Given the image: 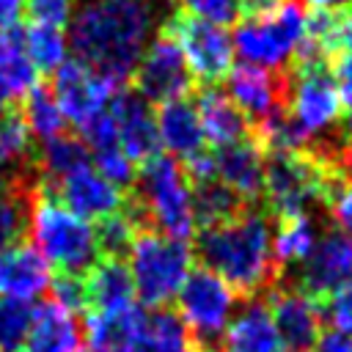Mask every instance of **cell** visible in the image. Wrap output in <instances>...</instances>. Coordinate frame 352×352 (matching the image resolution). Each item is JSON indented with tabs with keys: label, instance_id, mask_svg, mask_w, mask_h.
Here are the masks:
<instances>
[{
	"label": "cell",
	"instance_id": "6da1fadb",
	"mask_svg": "<svg viewBox=\"0 0 352 352\" xmlns=\"http://www.w3.org/2000/svg\"><path fill=\"white\" fill-rule=\"evenodd\" d=\"M165 19V0H82L66 28L69 50L85 66L124 82Z\"/></svg>",
	"mask_w": 352,
	"mask_h": 352
},
{
	"label": "cell",
	"instance_id": "7a4b0ae2",
	"mask_svg": "<svg viewBox=\"0 0 352 352\" xmlns=\"http://www.w3.org/2000/svg\"><path fill=\"white\" fill-rule=\"evenodd\" d=\"M201 267L223 278L236 294H256L275 278L272 228L267 214L239 209L234 217L195 234Z\"/></svg>",
	"mask_w": 352,
	"mask_h": 352
},
{
	"label": "cell",
	"instance_id": "3957f363",
	"mask_svg": "<svg viewBox=\"0 0 352 352\" xmlns=\"http://www.w3.org/2000/svg\"><path fill=\"white\" fill-rule=\"evenodd\" d=\"M28 228L33 236V248L58 272L82 275L99 258L94 223L66 209L44 184H36L30 190Z\"/></svg>",
	"mask_w": 352,
	"mask_h": 352
},
{
	"label": "cell",
	"instance_id": "277c9868",
	"mask_svg": "<svg viewBox=\"0 0 352 352\" xmlns=\"http://www.w3.org/2000/svg\"><path fill=\"white\" fill-rule=\"evenodd\" d=\"M135 214L140 226L160 231L170 239L187 242L195 236V212H192V187L184 179L182 165L168 154H154L140 162L135 173Z\"/></svg>",
	"mask_w": 352,
	"mask_h": 352
},
{
	"label": "cell",
	"instance_id": "5b68a950",
	"mask_svg": "<svg viewBox=\"0 0 352 352\" xmlns=\"http://www.w3.org/2000/svg\"><path fill=\"white\" fill-rule=\"evenodd\" d=\"M341 176L338 162L322 151H280L270 154L264 168L261 198L278 217L311 214L314 206L324 204L333 182Z\"/></svg>",
	"mask_w": 352,
	"mask_h": 352
},
{
	"label": "cell",
	"instance_id": "8992f818",
	"mask_svg": "<svg viewBox=\"0 0 352 352\" xmlns=\"http://www.w3.org/2000/svg\"><path fill=\"white\" fill-rule=\"evenodd\" d=\"M126 270L135 297L148 308H162L176 300L182 283L192 272V250L182 239H170L151 228H138L126 248Z\"/></svg>",
	"mask_w": 352,
	"mask_h": 352
},
{
	"label": "cell",
	"instance_id": "52a82bcc",
	"mask_svg": "<svg viewBox=\"0 0 352 352\" xmlns=\"http://www.w3.org/2000/svg\"><path fill=\"white\" fill-rule=\"evenodd\" d=\"M308 30V14L300 3L283 0L275 11L261 16H245L234 36V55H239L245 63L283 74L286 66L294 63L300 44Z\"/></svg>",
	"mask_w": 352,
	"mask_h": 352
},
{
	"label": "cell",
	"instance_id": "ba28073f",
	"mask_svg": "<svg viewBox=\"0 0 352 352\" xmlns=\"http://www.w3.org/2000/svg\"><path fill=\"white\" fill-rule=\"evenodd\" d=\"M341 110H344V96L327 63L292 66L283 91V113L300 129L305 143L336 129L341 121Z\"/></svg>",
	"mask_w": 352,
	"mask_h": 352
},
{
	"label": "cell",
	"instance_id": "9c48e42d",
	"mask_svg": "<svg viewBox=\"0 0 352 352\" xmlns=\"http://www.w3.org/2000/svg\"><path fill=\"white\" fill-rule=\"evenodd\" d=\"M162 30L179 44L192 80L204 85H214L223 77H228L234 66V44H231V33L223 25L179 11L165 19Z\"/></svg>",
	"mask_w": 352,
	"mask_h": 352
},
{
	"label": "cell",
	"instance_id": "30bf717a",
	"mask_svg": "<svg viewBox=\"0 0 352 352\" xmlns=\"http://www.w3.org/2000/svg\"><path fill=\"white\" fill-rule=\"evenodd\" d=\"M176 316L184 322L190 336L201 341V346H209L228 327L236 311V292L206 267H192L176 294Z\"/></svg>",
	"mask_w": 352,
	"mask_h": 352
},
{
	"label": "cell",
	"instance_id": "8fae6325",
	"mask_svg": "<svg viewBox=\"0 0 352 352\" xmlns=\"http://www.w3.org/2000/svg\"><path fill=\"white\" fill-rule=\"evenodd\" d=\"M52 96L60 104L66 124H74L77 129H82L91 118H96L99 113L107 110L118 82H113L110 77L99 74L96 69L85 66L77 58H69L63 66H58L52 72Z\"/></svg>",
	"mask_w": 352,
	"mask_h": 352
},
{
	"label": "cell",
	"instance_id": "7c38bea8",
	"mask_svg": "<svg viewBox=\"0 0 352 352\" xmlns=\"http://www.w3.org/2000/svg\"><path fill=\"white\" fill-rule=\"evenodd\" d=\"M132 77H135L132 91H138L148 104L182 99V96H187V91L192 85V77L187 72V63L182 58L179 44L162 28L148 41V47L143 50Z\"/></svg>",
	"mask_w": 352,
	"mask_h": 352
},
{
	"label": "cell",
	"instance_id": "4fadbf2b",
	"mask_svg": "<svg viewBox=\"0 0 352 352\" xmlns=\"http://www.w3.org/2000/svg\"><path fill=\"white\" fill-rule=\"evenodd\" d=\"M349 280H352V234L330 228L316 239L314 250L300 264V289L322 302Z\"/></svg>",
	"mask_w": 352,
	"mask_h": 352
},
{
	"label": "cell",
	"instance_id": "5bb4252c",
	"mask_svg": "<svg viewBox=\"0 0 352 352\" xmlns=\"http://www.w3.org/2000/svg\"><path fill=\"white\" fill-rule=\"evenodd\" d=\"M270 316L289 352H311L322 333V302L300 286H280L270 294Z\"/></svg>",
	"mask_w": 352,
	"mask_h": 352
},
{
	"label": "cell",
	"instance_id": "9a60e30c",
	"mask_svg": "<svg viewBox=\"0 0 352 352\" xmlns=\"http://www.w3.org/2000/svg\"><path fill=\"white\" fill-rule=\"evenodd\" d=\"M55 192V198L72 209L74 214H80L82 220H104L113 217L118 212L126 209V195L121 187H116L113 182H107L102 173L94 170V165L72 173L69 179L58 182L55 187H47Z\"/></svg>",
	"mask_w": 352,
	"mask_h": 352
},
{
	"label": "cell",
	"instance_id": "2e32d148",
	"mask_svg": "<svg viewBox=\"0 0 352 352\" xmlns=\"http://www.w3.org/2000/svg\"><path fill=\"white\" fill-rule=\"evenodd\" d=\"M267 154L253 138H242L226 148H214V179L242 204H256L264 190Z\"/></svg>",
	"mask_w": 352,
	"mask_h": 352
},
{
	"label": "cell",
	"instance_id": "e0dca14e",
	"mask_svg": "<svg viewBox=\"0 0 352 352\" xmlns=\"http://www.w3.org/2000/svg\"><path fill=\"white\" fill-rule=\"evenodd\" d=\"M110 118L116 124V138L132 162H143L157 154V124L151 104L138 91H116L110 99Z\"/></svg>",
	"mask_w": 352,
	"mask_h": 352
},
{
	"label": "cell",
	"instance_id": "ac0fdd59",
	"mask_svg": "<svg viewBox=\"0 0 352 352\" xmlns=\"http://www.w3.org/2000/svg\"><path fill=\"white\" fill-rule=\"evenodd\" d=\"M283 91H286V77L250 66V63H239L231 66L228 72V99L239 107V113L248 121H264L267 116H272L275 110L283 107Z\"/></svg>",
	"mask_w": 352,
	"mask_h": 352
},
{
	"label": "cell",
	"instance_id": "d6986e66",
	"mask_svg": "<svg viewBox=\"0 0 352 352\" xmlns=\"http://www.w3.org/2000/svg\"><path fill=\"white\" fill-rule=\"evenodd\" d=\"M52 267L41 258L33 245L16 242L0 253V297L36 300L50 289Z\"/></svg>",
	"mask_w": 352,
	"mask_h": 352
},
{
	"label": "cell",
	"instance_id": "ffe728a7",
	"mask_svg": "<svg viewBox=\"0 0 352 352\" xmlns=\"http://www.w3.org/2000/svg\"><path fill=\"white\" fill-rule=\"evenodd\" d=\"M85 311H126L138 305L126 264L118 256H99L85 272Z\"/></svg>",
	"mask_w": 352,
	"mask_h": 352
},
{
	"label": "cell",
	"instance_id": "44dd1931",
	"mask_svg": "<svg viewBox=\"0 0 352 352\" xmlns=\"http://www.w3.org/2000/svg\"><path fill=\"white\" fill-rule=\"evenodd\" d=\"M220 338L223 352H289L264 300H250L234 311Z\"/></svg>",
	"mask_w": 352,
	"mask_h": 352
},
{
	"label": "cell",
	"instance_id": "7402d4cb",
	"mask_svg": "<svg viewBox=\"0 0 352 352\" xmlns=\"http://www.w3.org/2000/svg\"><path fill=\"white\" fill-rule=\"evenodd\" d=\"M82 346V324L77 314L58 305L55 300L33 308V324L22 352H80Z\"/></svg>",
	"mask_w": 352,
	"mask_h": 352
},
{
	"label": "cell",
	"instance_id": "603a6c76",
	"mask_svg": "<svg viewBox=\"0 0 352 352\" xmlns=\"http://www.w3.org/2000/svg\"><path fill=\"white\" fill-rule=\"evenodd\" d=\"M154 124H157V140L168 151V157L187 160L190 154L204 148L201 121L195 104L187 96L162 102L160 110L154 113Z\"/></svg>",
	"mask_w": 352,
	"mask_h": 352
},
{
	"label": "cell",
	"instance_id": "cb8c5ba5",
	"mask_svg": "<svg viewBox=\"0 0 352 352\" xmlns=\"http://www.w3.org/2000/svg\"><path fill=\"white\" fill-rule=\"evenodd\" d=\"M192 104H195V113L201 121L204 143H209L214 148H226V146L248 138V118L228 99L226 91L206 85Z\"/></svg>",
	"mask_w": 352,
	"mask_h": 352
},
{
	"label": "cell",
	"instance_id": "d4e9b609",
	"mask_svg": "<svg viewBox=\"0 0 352 352\" xmlns=\"http://www.w3.org/2000/svg\"><path fill=\"white\" fill-rule=\"evenodd\" d=\"M143 308L132 305L126 311H88L82 319V338L91 352H129L138 327L143 322Z\"/></svg>",
	"mask_w": 352,
	"mask_h": 352
},
{
	"label": "cell",
	"instance_id": "484cf974",
	"mask_svg": "<svg viewBox=\"0 0 352 352\" xmlns=\"http://www.w3.org/2000/svg\"><path fill=\"white\" fill-rule=\"evenodd\" d=\"M129 352H198V346L176 314L157 308L151 314H143Z\"/></svg>",
	"mask_w": 352,
	"mask_h": 352
},
{
	"label": "cell",
	"instance_id": "4316f807",
	"mask_svg": "<svg viewBox=\"0 0 352 352\" xmlns=\"http://www.w3.org/2000/svg\"><path fill=\"white\" fill-rule=\"evenodd\" d=\"M91 165V151L88 146L74 138V135H58L52 140H47L38 151V170H41V182L44 187H55L58 182L69 179L72 173L82 170Z\"/></svg>",
	"mask_w": 352,
	"mask_h": 352
},
{
	"label": "cell",
	"instance_id": "83f0119b",
	"mask_svg": "<svg viewBox=\"0 0 352 352\" xmlns=\"http://www.w3.org/2000/svg\"><path fill=\"white\" fill-rule=\"evenodd\" d=\"M319 234L311 214H286L278 217L272 231V258L275 267H300L314 250Z\"/></svg>",
	"mask_w": 352,
	"mask_h": 352
},
{
	"label": "cell",
	"instance_id": "f1b7e54d",
	"mask_svg": "<svg viewBox=\"0 0 352 352\" xmlns=\"http://www.w3.org/2000/svg\"><path fill=\"white\" fill-rule=\"evenodd\" d=\"M33 157V135L19 110L0 113V179H16V173Z\"/></svg>",
	"mask_w": 352,
	"mask_h": 352
},
{
	"label": "cell",
	"instance_id": "f546056e",
	"mask_svg": "<svg viewBox=\"0 0 352 352\" xmlns=\"http://www.w3.org/2000/svg\"><path fill=\"white\" fill-rule=\"evenodd\" d=\"M0 82L6 85L11 99H25V94L38 85V72L30 63L16 30L0 36Z\"/></svg>",
	"mask_w": 352,
	"mask_h": 352
},
{
	"label": "cell",
	"instance_id": "4dcf8cb0",
	"mask_svg": "<svg viewBox=\"0 0 352 352\" xmlns=\"http://www.w3.org/2000/svg\"><path fill=\"white\" fill-rule=\"evenodd\" d=\"M22 118L33 135V140H52L58 135L66 132V116L60 110V104L55 102L52 91L44 85H33L25 94V107H22Z\"/></svg>",
	"mask_w": 352,
	"mask_h": 352
},
{
	"label": "cell",
	"instance_id": "1f68e13d",
	"mask_svg": "<svg viewBox=\"0 0 352 352\" xmlns=\"http://www.w3.org/2000/svg\"><path fill=\"white\" fill-rule=\"evenodd\" d=\"M25 52L36 72H55L69 60V36L60 28H47V25H28L22 33Z\"/></svg>",
	"mask_w": 352,
	"mask_h": 352
},
{
	"label": "cell",
	"instance_id": "d6a6232c",
	"mask_svg": "<svg viewBox=\"0 0 352 352\" xmlns=\"http://www.w3.org/2000/svg\"><path fill=\"white\" fill-rule=\"evenodd\" d=\"M28 206L30 192L19 184V179H0V253L22 242L28 228Z\"/></svg>",
	"mask_w": 352,
	"mask_h": 352
},
{
	"label": "cell",
	"instance_id": "836d02e7",
	"mask_svg": "<svg viewBox=\"0 0 352 352\" xmlns=\"http://www.w3.org/2000/svg\"><path fill=\"white\" fill-rule=\"evenodd\" d=\"M239 209H242V204H239L217 179L192 187V212H195V223H198L201 228L217 226V223L234 217Z\"/></svg>",
	"mask_w": 352,
	"mask_h": 352
},
{
	"label": "cell",
	"instance_id": "e575fe53",
	"mask_svg": "<svg viewBox=\"0 0 352 352\" xmlns=\"http://www.w3.org/2000/svg\"><path fill=\"white\" fill-rule=\"evenodd\" d=\"M138 228H140V220H138L132 204H129L124 212L99 220V223L94 226L99 256H118V258H121V253H126V248H129L132 236L138 234Z\"/></svg>",
	"mask_w": 352,
	"mask_h": 352
},
{
	"label": "cell",
	"instance_id": "d590c367",
	"mask_svg": "<svg viewBox=\"0 0 352 352\" xmlns=\"http://www.w3.org/2000/svg\"><path fill=\"white\" fill-rule=\"evenodd\" d=\"M33 324V305L0 297V352H22Z\"/></svg>",
	"mask_w": 352,
	"mask_h": 352
},
{
	"label": "cell",
	"instance_id": "8d00e7d4",
	"mask_svg": "<svg viewBox=\"0 0 352 352\" xmlns=\"http://www.w3.org/2000/svg\"><path fill=\"white\" fill-rule=\"evenodd\" d=\"M182 14L214 22V25H228L239 16V0H173Z\"/></svg>",
	"mask_w": 352,
	"mask_h": 352
},
{
	"label": "cell",
	"instance_id": "74e56055",
	"mask_svg": "<svg viewBox=\"0 0 352 352\" xmlns=\"http://www.w3.org/2000/svg\"><path fill=\"white\" fill-rule=\"evenodd\" d=\"M25 11L30 16V25H47V28H69L74 3L72 0H25Z\"/></svg>",
	"mask_w": 352,
	"mask_h": 352
},
{
	"label": "cell",
	"instance_id": "f35d334b",
	"mask_svg": "<svg viewBox=\"0 0 352 352\" xmlns=\"http://www.w3.org/2000/svg\"><path fill=\"white\" fill-rule=\"evenodd\" d=\"M324 206H327L330 220L336 223V228L352 234V182L344 179V173L333 182V187L324 198Z\"/></svg>",
	"mask_w": 352,
	"mask_h": 352
},
{
	"label": "cell",
	"instance_id": "ab89813d",
	"mask_svg": "<svg viewBox=\"0 0 352 352\" xmlns=\"http://www.w3.org/2000/svg\"><path fill=\"white\" fill-rule=\"evenodd\" d=\"M52 289V300L69 311H85V286H82V275H69V272H58L50 280Z\"/></svg>",
	"mask_w": 352,
	"mask_h": 352
},
{
	"label": "cell",
	"instance_id": "60d3db41",
	"mask_svg": "<svg viewBox=\"0 0 352 352\" xmlns=\"http://www.w3.org/2000/svg\"><path fill=\"white\" fill-rule=\"evenodd\" d=\"M322 302H324V311H327V316L333 322V330H338V333L352 338V280L344 283L341 289H336Z\"/></svg>",
	"mask_w": 352,
	"mask_h": 352
},
{
	"label": "cell",
	"instance_id": "b9f144b4",
	"mask_svg": "<svg viewBox=\"0 0 352 352\" xmlns=\"http://www.w3.org/2000/svg\"><path fill=\"white\" fill-rule=\"evenodd\" d=\"M330 60H333V66H327V69H330L333 80L338 82L341 96L352 94V52H346V50H336V52L330 55Z\"/></svg>",
	"mask_w": 352,
	"mask_h": 352
},
{
	"label": "cell",
	"instance_id": "7bdbcfd3",
	"mask_svg": "<svg viewBox=\"0 0 352 352\" xmlns=\"http://www.w3.org/2000/svg\"><path fill=\"white\" fill-rule=\"evenodd\" d=\"M311 352H352V338L338 330H322Z\"/></svg>",
	"mask_w": 352,
	"mask_h": 352
},
{
	"label": "cell",
	"instance_id": "ee69618b",
	"mask_svg": "<svg viewBox=\"0 0 352 352\" xmlns=\"http://www.w3.org/2000/svg\"><path fill=\"white\" fill-rule=\"evenodd\" d=\"M25 14V0H0V36L14 33Z\"/></svg>",
	"mask_w": 352,
	"mask_h": 352
},
{
	"label": "cell",
	"instance_id": "f6af8a7d",
	"mask_svg": "<svg viewBox=\"0 0 352 352\" xmlns=\"http://www.w3.org/2000/svg\"><path fill=\"white\" fill-rule=\"evenodd\" d=\"M336 50L352 52V3L344 6L341 14H336Z\"/></svg>",
	"mask_w": 352,
	"mask_h": 352
},
{
	"label": "cell",
	"instance_id": "bcb514c9",
	"mask_svg": "<svg viewBox=\"0 0 352 352\" xmlns=\"http://www.w3.org/2000/svg\"><path fill=\"white\" fill-rule=\"evenodd\" d=\"M283 0H239V16H261L280 6Z\"/></svg>",
	"mask_w": 352,
	"mask_h": 352
},
{
	"label": "cell",
	"instance_id": "7dc6e473",
	"mask_svg": "<svg viewBox=\"0 0 352 352\" xmlns=\"http://www.w3.org/2000/svg\"><path fill=\"white\" fill-rule=\"evenodd\" d=\"M300 6H308V8H314V11H341L344 6H349L352 0H297Z\"/></svg>",
	"mask_w": 352,
	"mask_h": 352
},
{
	"label": "cell",
	"instance_id": "c3c4849f",
	"mask_svg": "<svg viewBox=\"0 0 352 352\" xmlns=\"http://www.w3.org/2000/svg\"><path fill=\"white\" fill-rule=\"evenodd\" d=\"M341 121H344V135H346V140H352V94H346V96H344Z\"/></svg>",
	"mask_w": 352,
	"mask_h": 352
},
{
	"label": "cell",
	"instance_id": "681fc988",
	"mask_svg": "<svg viewBox=\"0 0 352 352\" xmlns=\"http://www.w3.org/2000/svg\"><path fill=\"white\" fill-rule=\"evenodd\" d=\"M338 170H341V173H346V176L352 179V143L344 148V154H341V162H338Z\"/></svg>",
	"mask_w": 352,
	"mask_h": 352
},
{
	"label": "cell",
	"instance_id": "f907efd6",
	"mask_svg": "<svg viewBox=\"0 0 352 352\" xmlns=\"http://www.w3.org/2000/svg\"><path fill=\"white\" fill-rule=\"evenodd\" d=\"M198 352H217L214 346H198Z\"/></svg>",
	"mask_w": 352,
	"mask_h": 352
}]
</instances>
